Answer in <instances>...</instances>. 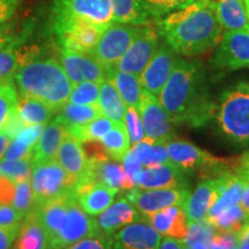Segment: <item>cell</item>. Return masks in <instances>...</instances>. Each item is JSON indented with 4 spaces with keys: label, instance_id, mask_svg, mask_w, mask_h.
<instances>
[{
    "label": "cell",
    "instance_id": "2",
    "mask_svg": "<svg viewBox=\"0 0 249 249\" xmlns=\"http://www.w3.org/2000/svg\"><path fill=\"white\" fill-rule=\"evenodd\" d=\"M160 34L176 53L197 55L213 50L222 38V24L213 0H196L158 24Z\"/></svg>",
    "mask_w": 249,
    "mask_h": 249
},
{
    "label": "cell",
    "instance_id": "32",
    "mask_svg": "<svg viewBox=\"0 0 249 249\" xmlns=\"http://www.w3.org/2000/svg\"><path fill=\"white\" fill-rule=\"evenodd\" d=\"M17 108L26 124H46L54 111L38 99L18 95Z\"/></svg>",
    "mask_w": 249,
    "mask_h": 249
},
{
    "label": "cell",
    "instance_id": "44",
    "mask_svg": "<svg viewBox=\"0 0 249 249\" xmlns=\"http://www.w3.org/2000/svg\"><path fill=\"white\" fill-rule=\"evenodd\" d=\"M124 123L126 124L127 130H128L132 144H136L144 139V128H143V124L138 108L127 107L126 112H124Z\"/></svg>",
    "mask_w": 249,
    "mask_h": 249
},
{
    "label": "cell",
    "instance_id": "26",
    "mask_svg": "<svg viewBox=\"0 0 249 249\" xmlns=\"http://www.w3.org/2000/svg\"><path fill=\"white\" fill-rule=\"evenodd\" d=\"M23 219L14 242V249H50L48 236L36 211L26 214Z\"/></svg>",
    "mask_w": 249,
    "mask_h": 249
},
{
    "label": "cell",
    "instance_id": "1",
    "mask_svg": "<svg viewBox=\"0 0 249 249\" xmlns=\"http://www.w3.org/2000/svg\"><path fill=\"white\" fill-rule=\"evenodd\" d=\"M158 101L171 123L179 126L202 127L209 123L216 112L201 65L180 58Z\"/></svg>",
    "mask_w": 249,
    "mask_h": 249
},
{
    "label": "cell",
    "instance_id": "4",
    "mask_svg": "<svg viewBox=\"0 0 249 249\" xmlns=\"http://www.w3.org/2000/svg\"><path fill=\"white\" fill-rule=\"evenodd\" d=\"M14 80L20 95L38 99L54 112L68 103L73 85L55 59H34L18 68Z\"/></svg>",
    "mask_w": 249,
    "mask_h": 249
},
{
    "label": "cell",
    "instance_id": "57",
    "mask_svg": "<svg viewBox=\"0 0 249 249\" xmlns=\"http://www.w3.org/2000/svg\"><path fill=\"white\" fill-rule=\"evenodd\" d=\"M12 142V140L8 138V135L6 134L4 130L0 129V160L4 157L6 150H7L9 143Z\"/></svg>",
    "mask_w": 249,
    "mask_h": 249
},
{
    "label": "cell",
    "instance_id": "62",
    "mask_svg": "<svg viewBox=\"0 0 249 249\" xmlns=\"http://www.w3.org/2000/svg\"><path fill=\"white\" fill-rule=\"evenodd\" d=\"M0 174H1V172H0Z\"/></svg>",
    "mask_w": 249,
    "mask_h": 249
},
{
    "label": "cell",
    "instance_id": "35",
    "mask_svg": "<svg viewBox=\"0 0 249 249\" xmlns=\"http://www.w3.org/2000/svg\"><path fill=\"white\" fill-rule=\"evenodd\" d=\"M114 126V121L108 119L105 116H99L92 120L91 123L83 124V126H70L67 127L68 133L79 140L81 143L90 141H101L103 136Z\"/></svg>",
    "mask_w": 249,
    "mask_h": 249
},
{
    "label": "cell",
    "instance_id": "34",
    "mask_svg": "<svg viewBox=\"0 0 249 249\" xmlns=\"http://www.w3.org/2000/svg\"><path fill=\"white\" fill-rule=\"evenodd\" d=\"M102 116L98 105H82L66 103L57 117L67 127L83 126Z\"/></svg>",
    "mask_w": 249,
    "mask_h": 249
},
{
    "label": "cell",
    "instance_id": "23",
    "mask_svg": "<svg viewBox=\"0 0 249 249\" xmlns=\"http://www.w3.org/2000/svg\"><path fill=\"white\" fill-rule=\"evenodd\" d=\"M141 218L139 211L124 197L118 200L116 203L111 204L107 210L103 211L97 218V224L99 231L107 235H112L128 224L139 222Z\"/></svg>",
    "mask_w": 249,
    "mask_h": 249
},
{
    "label": "cell",
    "instance_id": "36",
    "mask_svg": "<svg viewBox=\"0 0 249 249\" xmlns=\"http://www.w3.org/2000/svg\"><path fill=\"white\" fill-rule=\"evenodd\" d=\"M247 222V217L241 205L235 204L227 208L222 213L218 214L213 220L208 222L216 231L227 232L238 234L244 224Z\"/></svg>",
    "mask_w": 249,
    "mask_h": 249
},
{
    "label": "cell",
    "instance_id": "47",
    "mask_svg": "<svg viewBox=\"0 0 249 249\" xmlns=\"http://www.w3.org/2000/svg\"><path fill=\"white\" fill-rule=\"evenodd\" d=\"M34 149H31L23 143L18 142V140H13L9 143L7 150H6L2 160H26V158H30L33 160Z\"/></svg>",
    "mask_w": 249,
    "mask_h": 249
},
{
    "label": "cell",
    "instance_id": "43",
    "mask_svg": "<svg viewBox=\"0 0 249 249\" xmlns=\"http://www.w3.org/2000/svg\"><path fill=\"white\" fill-rule=\"evenodd\" d=\"M213 235L214 229L205 219L200 223L189 224L188 233H187V236L183 242L187 246H193L198 244V242L210 245L213 239Z\"/></svg>",
    "mask_w": 249,
    "mask_h": 249
},
{
    "label": "cell",
    "instance_id": "56",
    "mask_svg": "<svg viewBox=\"0 0 249 249\" xmlns=\"http://www.w3.org/2000/svg\"><path fill=\"white\" fill-rule=\"evenodd\" d=\"M158 249H185V242L182 240L173 238L161 239V242Z\"/></svg>",
    "mask_w": 249,
    "mask_h": 249
},
{
    "label": "cell",
    "instance_id": "7",
    "mask_svg": "<svg viewBox=\"0 0 249 249\" xmlns=\"http://www.w3.org/2000/svg\"><path fill=\"white\" fill-rule=\"evenodd\" d=\"M76 182L57 160L33 165L30 183L35 205L38 207L46 201L71 192Z\"/></svg>",
    "mask_w": 249,
    "mask_h": 249
},
{
    "label": "cell",
    "instance_id": "45",
    "mask_svg": "<svg viewBox=\"0 0 249 249\" xmlns=\"http://www.w3.org/2000/svg\"><path fill=\"white\" fill-rule=\"evenodd\" d=\"M64 249H116V247H114L111 235H107L101 232L96 235L82 239Z\"/></svg>",
    "mask_w": 249,
    "mask_h": 249
},
{
    "label": "cell",
    "instance_id": "22",
    "mask_svg": "<svg viewBox=\"0 0 249 249\" xmlns=\"http://www.w3.org/2000/svg\"><path fill=\"white\" fill-rule=\"evenodd\" d=\"M67 134V126L58 118L50 121L34 149L33 165L54 160L57 158L59 148Z\"/></svg>",
    "mask_w": 249,
    "mask_h": 249
},
{
    "label": "cell",
    "instance_id": "17",
    "mask_svg": "<svg viewBox=\"0 0 249 249\" xmlns=\"http://www.w3.org/2000/svg\"><path fill=\"white\" fill-rule=\"evenodd\" d=\"M60 61L73 86L86 81L102 83L107 77L105 68L88 53L60 49Z\"/></svg>",
    "mask_w": 249,
    "mask_h": 249
},
{
    "label": "cell",
    "instance_id": "20",
    "mask_svg": "<svg viewBox=\"0 0 249 249\" xmlns=\"http://www.w3.org/2000/svg\"><path fill=\"white\" fill-rule=\"evenodd\" d=\"M161 236L150 223L135 222L119 230L114 236L116 249H158Z\"/></svg>",
    "mask_w": 249,
    "mask_h": 249
},
{
    "label": "cell",
    "instance_id": "39",
    "mask_svg": "<svg viewBox=\"0 0 249 249\" xmlns=\"http://www.w3.org/2000/svg\"><path fill=\"white\" fill-rule=\"evenodd\" d=\"M99 85L93 81L77 83L71 88L68 103L82 105H98L99 101Z\"/></svg>",
    "mask_w": 249,
    "mask_h": 249
},
{
    "label": "cell",
    "instance_id": "3",
    "mask_svg": "<svg viewBox=\"0 0 249 249\" xmlns=\"http://www.w3.org/2000/svg\"><path fill=\"white\" fill-rule=\"evenodd\" d=\"M35 211L48 236L50 249H64L101 233L97 219L82 209L74 191L44 202Z\"/></svg>",
    "mask_w": 249,
    "mask_h": 249
},
{
    "label": "cell",
    "instance_id": "29",
    "mask_svg": "<svg viewBox=\"0 0 249 249\" xmlns=\"http://www.w3.org/2000/svg\"><path fill=\"white\" fill-rule=\"evenodd\" d=\"M247 186V182L244 180L239 179L238 177L233 173L231 179L227 181L225 186L223 187L222 192L216 200V202L211 205V208L208 211L207 214V222H210L213 218H216L218 214H220L227 208L232 207V205L238 204L241 201L242 194Z\"/></svg>",
    "mask_w": 249,
    "mask_h": 249
},
{
    "label": "cell",
    "instance_id": "49",
    "mask_svg": "<svg viewBox=\"0 0 249 249\" xmlns=\"http://www.w3.org/2000/svg\"><path fill=\"white\" fill-rule=\"evenodd\" d=\"M26 126V123H24L22 118L18 114V108H14V110L12 111V113L9 114L8 119L6 121V124H4L1 130H4V132L8 135V138L13 141V140H15V138L18 136V134Z\"/></svg>",
    "mask_w": 249,
    "mask_h": 249
},
{
    "label": "cell",
    "instance_id": "16",
    "mask_svg": "<svg viewBox=\"0 0 249 249\" xmlns=\"http://www.w3.org/2000/svg\"><path fill=\"white\" fill-rule=\"evenodd\" d=\"M178 59L176 52L169 45H161L157 49L148 66L140 75L142 89L158 98L165 83L170 79Z\"/></svg>",
    "mask_w": 249,
    "mask_h": 249
},
{
    "label": "cell",
    "instance_id": "46",
    "mask_svg": "<svg viewBox=\"0 0 249 249\" xmlns=\"http://www.w3.org/2000/svg\"><path fill=\"white\" fill-rule=\"evenodd\" d=\"M45 128V124H28L18 134L15 140L23 143L24 145L31 149H35V145L38 139L42 135L43 130Z\"/></svg>",
    "mask_w": 249,
    "mask_h": 249
},
{
    "label": "cell",
    "instance_id": "12",
    "mask_svg": "<svg viewBox=\"0 0 249 249\" xmlns=\"http://www.w3.org/2000/svg\"><path fill=\"white\" fill-rule=\"evenodd\" d=\"M211 65L219 70L249 66V28L226 31L214 52Z\"/></svg>",
    "mask_w": 249,
    "mask_h": 249
},
{
    "label": "cell",
    "instance_id": "31",
    "mask_svg": "<svg viewBox=\"0 0 249 249\" xmlns=\"http://www.w3.org/2000/svg\"><path fill=\"white\" fill-rule=\"evenodd\" d=\"M99 142L102 143L107 154L118 161H123L132 144L124 123H114L112 129L108 130Z\"/></svg>",
    "mask_w": 249,
    "mask_h": 249
},
{
    "label": "cell",
    "instance_id": "41",
    "mask_svg": "<svg viewBox=\"0 0 249 249\" xmlns=\"http://www.w3.org/2000/svg\"><path fill=\"white\" fill-rule=\"evenodd\" d=\"M18 99V90L13 82L0 85V129L4 127L12 111L17 108Z\"/></svg>",
    "mask_w": 249,
    "mask_h": 249
},
{
    "label": "cell",
    "instance_id": "53",
    "mask_svg": "<svg viewBox=\"0 0 249 249\" xmlns=\"http://www.w3.org/2000/svg\"><path fill=\"white\" fill-rule=\"evenodd\" d=\"M20 226L21 224L12 227H0V249L12 248L18 238Z\"/></svg>",
    "mask_w": 249,
    "mask_h": 249
},
{
    "label": "cell",
    "instance_id": "19",
    "mask_svg": "<svg viewBox=\"0 0 249 249\" xmlns=\"http://www.w3.org/2000/svg\"><path fill=\"white\" fill-rule=\"evenodd\" d=\"M135 186L140 189L183 188V172L171 161L142 167L136 178Z\"/></svg>",
    "mask_w": 249,
    "mask_h": 249
},
{
    "label": "cell",
    "instance_id": "33",
    "mask_svg": "<svg viewBox=\"0 0 249 249\" xmlns=\"http://www.w3.org/2000/svg\"><path fill=\"white\" fill-rule=\"evenodd\" d=\"M132 151L140 160V163L142 164L143 167L170 161L165 143L157 142L149 138L143 139L142 141L134 144Z\"/></svg>",
    "mask_w": 249,
    "mask_h": 249
},
{
    "label": "cell",
    "instance_id": "51",
    "mask_svg": "<svg viewBox=\"0 0 249 249\" xmlns=\"http://www.w3.org/2000/svg\"><path fill=\"white\" fill-rule=\"evenodd\" d=\"M15 183L8 177L0 174V204H12L15 195Z\"/></svg>",
    "mask_w": 249,
    "mask_h": 249
},
{
    "label": "cell",
    "instance_id": "21",
    "mask_svg": "<svg viewBox=\"0 0 249 249\" xmlns=\"http://www.w3.org/2000/svg\"><path fill=\"white\" fill-rule=\"evenodd\" d=\"M161 236L185 240L189 224L181 204L171 205L145 218Z\"/></svg>",
    "mask_w": 249,
    "mask_h": 249
},
{
    "label": "cell",
    "instance_id": "55",
    "mask_svg": "<svg viewBox=\"0 0 249 249\" xmlns=\"http://www.w3.org/2000/svg\"><path fill=\"white\" fill-rule=\"evenodd\" d=\"M236 245L240 249H249V220H247L236 234Z\"/></svg>",
    "mask_w": 249,
    "mask_h": 249
},
{
    "label": "cell",
    "instance_id": "50",
    "mask_svg": "<svg viewBox=\"0 0 249 249\" xmlns=\"http://www.w3.org/2000/svg\"><path fill=\"white\" fill-rule=\"evenodd\" d=\"M22 0H0V30L7 27L8 21L17 13Z\"/></svg>",
    "mask_w": 249,
    "mask_h": 249
},
{
    "label": "cell",
    "instance_id": "25",
    "mask_svg": "<svg viewBox=\"0 0 249 249\" xmlns=\"http://www.w3.org/2000/svg\"><path fill=\"white\" fill-rule=\"evenodd\" d=\"M105 74H107L105 79L113 83L126 107L138 108L143 92L140 76L119 71L116 67L107 68Z\"/></svg>",
    "mask_w": 249,
    "mask_h": 249
},
{
    "label": "cell",
    "instance_id": "24",
    "mask_svg": "<svg viewBox=\"0 0 249 249\" xmlns=\"http://www.w3.org/2000/svg\"><path fill=\"white\" fill-rule=\"evenodd\" d=\"M55 160L76 181L88 170L89 160L87 157L85 149L82 148L79 140L71 136L70 133L62 141Z\"/></svg>",
    "mask_w": 249,
    "mask_h": 249
},
{
    "label": "cell",
    "instance_id": "10",
    "mask_svg": "<svg viewBox=\"0 0 249 249\" xmlns=\"http://www.w3.org/2000/svg\"><path fill=\"white\" fill-rule=\"evenodd\" d=\"M191 195L185 188H163V189H140L132 188L126 198L134 205L142 218H147L152 213L171 207L181 204Z\"/></svg>",
    "mask_w": 249,
    "mask_h": 249
},
{
    "label": "cell",
    "instance_id": "8",
    "mask_svg": "<svg viewBox=\"0 0 249 249\" xmlns=\"http://www.w3.org/2000/svg\"><path fill=\"white\" fill-rule=\"evenodd\" d=\"M167 155L171 163L178 166L185 172H194L200 171L207 176H220L226 171L225 160H220L209 154L208 151L202 150L196 145L186 141H170L165 143Z\"/></svg>",
    "mask_w": 249,
    "mask_h": 249
},
{
    "label": "cell",
    "instance_id": "38",
    "mask_svg": "<svg viewBox=\"0 0 249 249\" xmlns=\"http://www.w3.org/2000/svg\"><path fill=\"white\" fill-rule=\"evenodd\" d=\"M196 0H140L150 18H160L166 14L185 8Z\"/></svg>",
    "mask_w": 249,
    "mask_h": 249
},
{
    "label": "cell",
    "instance_id": "9",
    "mask_svg": "<svg viewBox=\"0 0 249 249\" xmlns=\"http://www.w3.org/2000/svg\"><path fill=\"white\" fill-rule=\"evenodd\" d=\"M140 30V26L114 24L113 22L103 31L90 55H92L105 70L114 67L132 45Z\"/></svg>",
    "mask_w": 249,
    "mask_h": 249
},
{
    "label": "cell",
    "instance_id": "52",
    "mask_svg": "<svg viewBox=\"0 0 249 249\" xmlns=\"http://www.w3.org/2000/svg\"><path fill=\"white\" fill-rule=\"evenodd\" d=\"M121 163H123L124 172L127 173V176H128L129 178L133 180L134 183H135L136 178H138L140 171L142 170L143 166L142 164L140 163L138 158H136V156L134 155L132 149H129V151L127 152L126 156H124Z\"/></svg>",
    "mask_w": 249,
    "mask_h": 249
},
{
    "label": "cell",
    "instance_id": "11",
    "mask_svg": "<svg viewBox=\"0 0 249 249\" xmlns=\"http://www.w3.org/2000/svg\"><path fill=\"white\" fill-rule=\"evenodd\" d=\"M232 176V170H230L214 179H204L203 181L198 183L194 193L188 196L187 201L182 205L187 214L188 224L205 220L211 205L216 202L223 187L231 179Z\"/></svg>",
    "mask_w": 249,
    "mask_h": 249
},
{
    "label": "cell",
    "instance_id": "59",
    "mask_svg": "<svg viewBox=\"0 0 249 249\" xmlns=\"http://www.w3.org/2000/svg\"><path fill=\"white\" fill-rule=\"evenodd\" d=\"M13 37L9 35V31H8V27H5L4 29L0 30V49L4 46L8 40H11Z\"/></svg>",
    "mask_w": 249,
    "mask_h": 249
},
{
    "label": "cell",
    "instance_id": "18",
    "mask_svg": "<svg viewBox=\"0 0 249 249\" xmlns=\"http://www.w3.org/2000/svg\"><path fill=\"white\" fill-rule=\"evenodd\" d=\"M73 191L82 209L92 217L107 210L119 192L101 182L92 181L87 177H81L77 180Z\"/></svg>",
    "mask_w": 249,
    "mask_h": 249
},
{
    "label": "cell",
    "instance_id": "13",
    "mask_svg": "<svg viewBox=\"0 0 249 249\" xmlns=\"http://www.w3.org/2000/svg\"><path fill=\"white\" fill-rule=\"evenodd\" d=\"M138 111L147 138L161 143L172 141V123L156 96L143 90Z\"/></svg>",
    "mask_w": 249,
    "mask_h": 249
},
{
    "label": "cell",
    "instance_id": "14",
    "mask_svg": "<svg viewBox=\"0 0 249 249\" xmlns=\"http://www.w3.org/2000/svg\"><path fill=\"white\" fill-rule=\"evenodd\" d=\"M158 48V36L152 28L142 27L139 35L116 64L117 70L140 76Z\"/></svg>",
    "mask_w": 249,
    "mask_h": 249
},
{
    "label": "cell",
    "instance_id": "60",
    "mask_svg": "<svg viewBox=\"0 0 249 249\" xmlns=\"http://www.w3.org/2000/svg\"><path fill=\"white\" fill-rule=\"evenodd\" d=\"M244 1L246 6V11H247V14H248V18H249V0H244Z\"/></svg>",
    "mask_w": 249,
    "mask_h": 249
},
{
    "label": "cell",
    "instance_id": "30",
    "mask_svg": "<svg viewBox=\"0 0 249 249\" xmlns=\"http://www.w3.org/2000/svg\"><path fill=\"white\" fill-rule=\"evenodd\" d=\"M113 6V22L132 26H144L150 17L140 0H111Z\"/></svg>",
    "mask_w": 249,
    "mask_h": 249
},
{
    "label": "cell",
    "instance_id": "42",
    "mask_svg": "<svg viewBox=\"0 0 249 249\" xmlns=\"http://www.w3.org/2000/svg\"><path fill=\"white\" fill-rule=\"evenodd\" d=\"M12 204L23 216L35 210L36 205L35 201H34L33 189H31V183L29 180L17 182L14 200Z\"/></svg>",
    "mask_w": 249,
    "mask_h": 249
},
{
    "label": "cell",
    "instance_id": "28",
    "mask_svg": "<svg viewBox=\"0 0 249 249\" xmlns=\"http://www.w3.org/2000/svg\"><path fill=\"white\" fill-rule=\"evenodd\" d=\"M98 107L103 116L114 123H124L127 107L113 83L107 79L99 85Z\"/></svg>",
    "mask_w": 249,
    "mask_h": 249
},
{
    "label": "cell",
    "instance_id": "37",
    "mask_svg": "<svg viewBox=\"0 0 249 249\" xmlns=\"http://www.w3.org/2000/svg\"><path fill=\"white\" fill-rule=\"evenodd\" d=\"M18 39L13 37L0 49V85L13 82L18 68Z\"/></svg>",
    "mask_w": 249,
    "mask_h": 249
},
{
    "label": "cell",
    "instance_id": "27",
    "mask_svg": "<svg viewBox=\"0 0 249 249\" xmlns=\"http://www.w3.org/2000/svg\"><path fill=\"white\" fill-rule=\"evenodd\" d=\"M217 14L222 28L226 31L249 28V18L244 0H219Z\"/></svg>",
    "mask_w": 249,
    "mask_h": 249
},
{
    "label": "cell",
    "instance_id": "54",
    "mask_svg": "<svg viewBox=\"0 0 249 249\" xmlns=\"http://www.w3.org/2000/svg\"><path fill=\"white\" fill-rule=\"evenodd\" d=\"M232 172L238 177L239 179L249 182V151L246 152L235 161L232 166Z\"/></svg>",
    "mask_w": 249,
    "mask_h": 249
},
{
    "label": "cell",
    "instance_id": "6",
    "mask_svg": "<svg viewBox=\"0 0 249 249\" xmlns=\"http://www.w3.org/2000/svg\"><path fill=\"white\" fill-rule=\"evenodd\" d=\"M52 26L85 22L107 28L113 23L111 0H54Z\"/></svg>",
    "mask_w": 249,
    "mask_h": 249
},
{
    "label": "cell",
    "instance_id": "58",
    "mask_svg": "<svg viewBox=\"0 0 249 249\" xmlns=\"http://www.w3.org/2000/svg\"><path fill=\"white\" fill-rule=\"evenodd\" d=\"M240 205L245 211L246 217H247V220H249V182L247 183V186H246L244 194H242Z\"/></svg>",
    "mask_w": 249,
    "mask_h": 249
},
{
    "label": "cell",
    "instance_id": "61",
    "mask_svg": "<svg viewBox=\"0 0 249 249\" xmlns=\"http://www.w3.org/2000/svg\"><path fill=\"white\" fill-rule=\"evenodd\" d=\"M232 249H240V248H239V247H238V245H236L235 247H234V248H232Z\"/></svg>",
    "mask_w": 249,
    "mask_h": 249
},
{
    "label": "cell",
    "instance_id": "15",
    "mask_svg": "<svg viewBox=\"0 0 249 249\" xmlns=\"http://www.w3.org/2000/svg\"><path fill=\"white\" fill-rule=\"evenodd\" d=\"M52 29L60 49L90 54L107 28L85 22H73L52 26Z\"/></svg>",
    "mask_w": 249,
    "mask_h": 249
},
{
    "label": "cell",
    "instance_id": "48",
    "mask_svg": "<svg viewBox=\"0 0 249 249\" xmlns=\"http://www.w3.org/2000/svg\"><path fill=\"white\" fill-rule=\"evenodd\" d=\"M24 218L11 204H0V227H12L21 224Z\"/></svg>",
    "mask_w": 249,
    "mask_h": 249
},
{
    "label": "cell",
    "instance_id": "5",
    "mask_svg": "<svg viewBox=\"0 0 249 249\" xmlns=\"http://www.w3.org/2000/svg\"><path fill=\"white\" fill-rule=\"evenodd\" d=\"M219 130L230 141L249 145V83L238 82L224 90L216 107Z\"/></svg>",
    "mask_w": 249,
    "mask_h": 249
},
{
    "label": "cell",
    "instance_id": "40",
    "mask_svg": "<svg viewBox=\"0 0 249 249\" xmlns=\"http://www.w3.org/2000/svg\"><path fill=\"white\" fill-rule=\"evenodd\" d=\"M31 171H33V160L30 158L17 160H0V172L13 180L15 183L29 180Z\"/></svg>",
    "mask_w": 249,
    "mask_h": 249
}]
</instances>
